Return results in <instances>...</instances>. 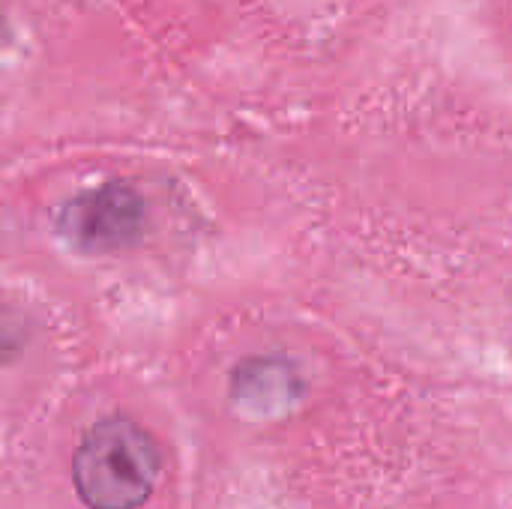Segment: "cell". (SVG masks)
<instances>
[{
	"label": "cell",
	"mask_w": 512,
	"mask_h": 509,
	"mask_svg": "<svg viewBox=\"0 0 512 509\" xmlns=\"http://www.w3.org/2000/svg\"><path fill=\"white\" fill-rule=\"evenodd\" d=\"M144 198L120 180L72 198L57 219L63 240L84 255H108L132 246L144 234Z\"/></svg>",
	"instance_id": "obj_2"
},
{
	"label": "cell",
	"mask_w": 512,
	"mask_h": 509,
	"mask_svg": "<svg viewBox=\"0 0 512 509\" xmlns=\"http://www.w3.org/2000/svg\"><path fill=\"white\" fill-rule=\"evenodd\" d=\"M300 393H303V384L285 360L252 357V360H243L231 375L234 408L255 420L288 411Z\"/></svg>",
	"instance_id": "obj_3"
},
{
	"label": "cell",
	"mask_w": 512,
	"mask_h": 509,
	"mask_svg": "<svg viewBox=\"0 0 512 509\" xmlns=\"http://www.w3.org/2000/svg\"><path fill=\"white\" fill-rule=\"evenodd\" d=\"M69 477L87 509H141L162 477V450L135 420L105 417L81 438Z\"/></svg>",
	"instance_id": "obj_1"
}]
</instances>
